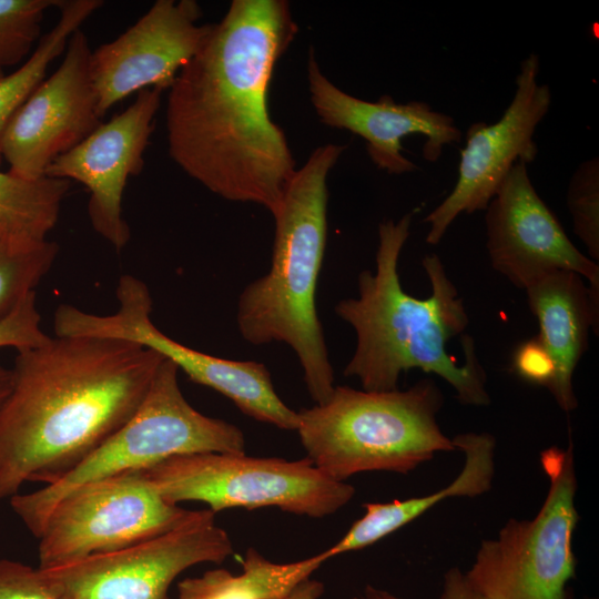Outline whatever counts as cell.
Returning <instances> with one entry per match:
<instances>
[{
    "mask_svg": "<svg viewBox=\"0 0 599 599\" xmlns=\"http://www.w3.org/2000/svg\"><path fill=\"white\" fill-rule=\"evenodd\" d=\"M297 32L284 0H234L169 88V154L192 179L232 202L274 214L295 160L271 118L274 67Z\"/></svg>",
    "mask_w": 599,
    "mask_h": 599,
    "instance_id": "1",
    "label": "cell"
},
{
    "mask_svg": "<svg viewBox=\"0 0 599 599\" xmlns=\"http://www.w3.org/2000/svg\"><path fill=\"white\" fill-rule=\"evenodd\" d=\"M163 359L131 341L89 336L18 351L0 404V501L75 468L135 413Z\"/></svg>",
    "mask_w": 599,
    "mask_h": 599,
    "instance_id": "2",
    "label": "cell"
},
{
    "mask_svg": "<svg viewBox=\"0 0 599 599\" xmlns=\"http://www.w3.org/2000/svg\"><path fill=\"white\" fill-rule=\"evenodd\" d=\"M413 213L378 226L374 272L358 275V295L339 301L335 313L356 333V347L343 374L373 392L398 388L399 376L418 368L445 379L464 405L487 406V376L475 353L474 339L463 336L465 362L460 366L446 345L461 335L469 318L458 291L436 254L422 265L430 282L427 298H417L402 287L400 252L409 236Z\"/></svg>",
    "mask_w": 599,
    "mask_h": 599,
    "instance_id": "3",
    "label": "cell"
},
{
    "mask_svg": "<svg viewBox=\"0 0 599 599\" xmlns=\"http://www.w3.org/2000/svg\"><path fill=\"white\" fill-rule=\"evenodd\" d=\"M346 145L316 148L288 180L273 215L271 267L237 301V328L248 344L288 345L315 404L332 395L334 370L316 307L327 240V176Z\"/></svg>",
    "mask_w": 599,
    "mask_h": 599,
    "instance_id": "4",
    "label": "cell"
},
{
    "mask_svg": "<svg viewBox=\"0 0 599 599\" xmlns=\"http://www.w3.org/2000/svg\"><path fill=\"white\" fill-rule=\"evenodd\" d=\"M443 404L428 378L406 390L335 386L325 403L297 412L296 432L307 458L334 480L365 471L408 474L437 453L457 450L437 422Z\"/></svg>",
    "mask_w": 599,
    "mask_h": 599,
    "instance_id": "5",
    "label": "cell"
},
{
    "mask_svg": "<svg viewBox=\"0 0 599 599\" xmlns=\"http://www.w3.org/2000/svg\"><path fill=\"white\" fill-rule=\"evenodd\" d=\"M177 374V366L164 358L139 408L114 434L59 481L10 498L34 537L58 500L81 485L144 470L179 455L245 453L243 432L196 410L182 394Z\"/></svg>",
    "mask_w": 599,
    "mask_h": 599,
    "instance_id": "6",
    "label": "cell"
},
{
    "mask_svg": "<svg viewBox=\"0 0 599 599\" xmlns=\"http://www.w3.org/2000/svg\"><path fill=\"white\" fill-rule=\"evenodd\" d=\"M546 498L532 519H509L480 542L465 575L487 599H571L576 576L572 535L579 521L573 445L540 453Z\"/></svg>",
    "mask_w": 599,
    "mask_h": 599,
    "instance_id": "7",
    "label": "cell"
},
{
    "mask_svg": "<svg viewBox=\"0 0 599 599\" xmlns=\"http://www.w3.org/2000/svg\"><path fill=\"white\" fill-rule=\"evenodd\" d=\"M141 471L166 501H202L213 512L277 507L322 518L338 511L355 495L352 485L332 479L307 457L287 460L245 453H196L167 458Z\"/></svg>",
    "mask_w": 599,
    "mask_h": 599,
    "instance_id": "8",
    "label": "cell"
},
{
    "mask_svg": "<svg viewBox=\"0 0 599 599\" xmlns=\"http://www.w3.org/2000/svg\"><path fill=\"white\" fill-rule=\"evenodd\" d=\"M210 511L166 501L141 470L93 480L69 491L49 512L37 537L38 568L123 549L194 522Z\"/></svg>",
    "mask_w": 599,
    "mask_h": 599,
    "instance_id": "9",
    "label": "cell"
},
{
    "mask_svg": "<svg viewBox=\"0 0 599 599\" xmlns=\"http://www.w3.org/2000/svg\"><path fill=\"white\" fill-rule=\"evenodd\" d=\"M116 300L118 308L109 315L79 311L72 319L73 332L80 336L131 341L155 351L194 383L231 399L243 414L281 429L296 432L298 414L277 395L263 363L212 356L169 337L151 321L149 288L132 275H123L119 280Z\"/></svg>",
    "mask_w": 599,
    "mask_h": 599,
    "instance_id": "10",
    "label": "cell"
},
{
    "mask_svg": "<svg viewBox=\"0 0 599 599\" xmlns=\"http://www.w3.org/2000/svg\"><path fill=\"white\" fill-rule=\"evenodd\" d=\"M233 555L212 510L203 518L140 544L40 569L57 599H173L169 588L186 569Z\"/></svg>",
    "mask_w": 599,
    "mask_h": 599,
    "instance_id": "11",
    "label": "cell"
},
{
    "mask_svg": "<svg viewBox=\"0 0 599 599\" xmlns=\"http://www.w3.org/2000/svg\"><path fill=\"white\" fill-rule=\"evenodd\" d=\"M539 58L531 53L520 63L516 90L501 118L494 124L476 122L466 132L458 179L449 195L424 222L426 242L437 245L461 213L486 210L512 166L532 162L538 153L534 135L548 113L551 92L538 83Z\"/></svg>",
    "mask_w": 599,
    "mask_h": 599,
    "instance_id": "12",
    "label": "cell"
},
{
    "mask_svg": "<svg viewBox=\"0 0 599 599\" xmlns=\"http://www.w3.org/2000/svg\"><path fill=\"white\" fill-rule=\"evenodd\" d=\"M91 52L85 33L74 31L59 68L11 118L1 140L9 172L28 180L43 177L57 158L102 123L90 75Z\"/></svg>",
    "mask_w": 599,
    "mask_h": 599,
    "instance_id": "13",
    "label": "cell"
},
{
    "mask_svg": "<svg viewBox=\"0 0 599 599\" xmlns=\"http://www.w3.org/2000/svg\"><path fill=\"white\" fill-rule=\"evenodd\" d=\"M201 17L194 0H158L116 39L92 50L99 115L135 92L169 89L210 32L211 24H197Z\"/></svg>",
    "mask_w": 599,
    "mask_h": 599,
    "instance_id": "14",
    "label": "cell"
},
{
    "mask_svg": "<svg viewBox=\"0 0 599 599\" xmlns=\"http://www.w3.org/2000/svg\"><path fill=\"white\" fill-rule=\"evenodd\" d=\"M491 266L526 290L541 277L570 271L599 294V265L582 254L534 187L527 164L518 161L486 207Z\"/></svg>",
    "mask_w": 599,
    "mask_h": 599,
    "instance_id": "15",
    "label": "cell"
},
{
    "mask_svg": "<svg viewBox=\"0 0 599 599\" xmlns=\"http://www.w3.org/2000/svg\"><path fill=\"white\" fill-rule=\"evenodd\" d=\"M163 90L138 93L123 112L102 122L90 135L57 158L44 176L77 181L90 193L88 214L93 230L116 252L130 241L131 232L122 214L128 179L138 175L153 131Z\"/></svg>",
    "mask_w": 599,
    "mask_h": 599,
    "instance_id": "16",
    "label": "cell"
},
{
    "mask_svg": "<svg viewBox=\"0 0 599 599\" xmlns=\"http://www.w3.org/2000/svg\"><path fill=\"white\" fill-rule=\"evenodd\" d=\"M307 80L311 101L321 121L362 136L372 161L389 174L417 170L415 163L402 154V139L409 134L425 138L423 155L429 162L439 159L445 145L461 141L454 119L433 110L426 102L397 103L389 95L369 102L342 91L324 75L312 49Z\"/></svg>",
    "mask_w": 599,
    "mask_h": 599,
    "instance_id": "17",
    "label": "cell"
},
{
    "mask_svg": "<svg viewBox=\"0 0 599 599\" xmlns=\"http://www.w3.org/2000/svg\"><path fill=\"white\" fill-rule=\"evenodd\" d=\"M583 280L575 272L558 271L525 290L539 324L538 338L555 363L549 392L567 413L578 406L572 375L588 348L589 331L598 334L599 295L591 293Z\"/></svg>",
    "mask_w": 599,
    "mask_h": 599,
    "instance_id": "18",
    "label": "cell"
},
{
    "mask_svg": "<svg viewBox=\"0 0 599 599\" xmlns=\"http://www.w3.org/2000/svg\"><path fill=\"white\" fill-rule=\"evenodd\" d=\"M451 441L465 455V465L454 481L424 497L364 504L365 514L334 546L325 549L329 559L377 542L446 498H474L487 493L495 475V437L470 432L456 435Z\"/></svg>",
    "mask_w": 599,
    "mask_h": 599,
    "instance_id": "19",
    "label": "cell"
},
{
    "mask_svg": "<svg viewBox=\"0 0 599 599\" xmlns=\"http://www.w3.org/2000/svg\"><path fill=\"white\" fill-rule=\"evenodd\" d=\"M328 559L324 550L300 561L276 564L250 548L241 575L214 568L185 578L177 583L176 599H285Z\"/></svg>",
    "mask_w": 599,
    "mask_h": 599,
    "instance_id": "20",
    "label": "cell"
},
{
    "mask_svg": "<svg viewBox=\"0 0 599 599\" xmlns=\"http://www.w3.org/2000/svg\"><path fill=\"white\" fill-rule=\"evenodd\" d=\"M102 6L101 0H60V16L54 27L17 70L0 77V163L1 140L11 118L44 80L50 63L65 51L73 32Z\"/></svg>",
    "mask_w": 599,
    "mask_h": 599,
    "instance_id": "21",
    "label": "cell"
},
{
    "mask_svg": "<svg viewBox=\"0 0 599 599\" xmlns=\"http://www.w3.org/2000/svg\"><path fill=\"white\" fill-rule=\"evenodd\" d=\"M70 182L43 176L28 180L0 171V227L37 240L55 226Z\"/></svg>",
    "mask_w": 599,
    "mask_h": 599,
    "instance_id": "22",
    "label": "cell"
},
{
    "mask_svg": "<svg viewBox=\"0 0 599 599\" xmlns=\"http://www.w3.org/2000/svg\"><path fill=\"white\" fill-rule=\"evenodd\" d=\"M58 251L55 242L13 234L0 227V321L34 292Z\"/></svg>",
    "mask_w": 599,
    "mask_h": 599,
    "instance_id": "23",
    "label": "cell"
},
{
    "mask_svg": "<svg viewBox=\"0 0 599 599\" xmlns=\"http://www.w3.org/2000/svg\"><path fill=\"white\" fill-rule=\"evenodd\" d=\"M60 0H0V70L19 64L40 37L44 12Z\"/></svg>",
    "mask_w": 599,
    "mask_h": 599,
    "instance_id": "24",
    "label": "cell"
},
{
    "mask_svg": "<svg viewBox=\"0 0 599 599\" xmlns=\"http://www.w3.org/2000/svg\"><path fill=\"white\" fill-rule=\"evenodd\" d=\"M567 206L573 232L586 245L590 258L599 261V159L578 165L567 189Z\"/></svg>",
    "mask_w": 599,
    "mask_h": 599,
    "instance_id": "25",
    "label": "cell"
},
{
    "mask_svg": "<svg viewBox=\"0 0 599 599\" xmlns=\"http://www.w3.org/2000/svg\"><path fill=\"white\" fill-rule=\"evenodd\" d=\"M41 316L35 306V292L0 321V348L14 347L17 351L44 344L51 336L40 326Z\"/></svg>",
    "mask_w": 599,
    "mask_h": 599,
    "instance_id": "26",
    "label": "cell"
},
{
    "mask_svg": "<svg viewBox=\"0 0 599 599\" xmlns=\"http://www.w3.org/2000/svg\"><path fill=\"white\" fill-rule=\"evenodd\" d=\"M0 599H57L40 569L0 559Z\"/></svg>",
    "mask_w": 599,
    "mask_h": 599,
    "instance_id": "27",
    "label": "cell"
},
{
    "mask_svg": "<svg viewBox=\"0 0 599 599\" xmlns=\"http://www.w3.org/2000/svg\"><path fill=\"white\" fill-rule=\"evenodd\" d=\"M514 373L525 382L551 388L555 379V363L538 336L521 342L514 351Z\"/></svg>",
    "mask_w": 599,
    "mask_h": 599,
    "instance_id": "28",
    "label": "cell"
},
{
    "mask_svg": "<svg viewBox=\"0 0 599 599\" xmlns=\"http://www.w3.org/2000/svg\"><path fill=\"white\" fill-rule=\"evenodd\" d=\"M439 599H487L468 581L465 571L458 567L449 568L443 578Z\"/></svg>",
    "mask_w": 599,
    "mask_h": 599,
    "instance_id": "29",
    "label": "cell"
},
{
    "mask_svg": "<svg viewBox=\"0 0 599 599\" xmlns=\"http://www.w3.org/2000/svg\"><path fill=\"white\" fill-rule=\"evenodd\" d=\"M324 592V585L314 579L300 582L285 599H318Z\"/></svg>",
    "mask_w": 599,
    "mask_h": 599,
    "instance_id": "30",
    "label": "cell"
},
{
    "mask_svg": "<svg viewBox=\"0 0 599 599\" xmlns=\"http://www.w3.org/2000/svg\"><path fill=\"white\" fill-rule=\"evenodd\" d=\"M353 599H403L392 592L384 589L376 588L374 586H366L363 591L356 595Z\"/></svg>",
    "mask_w": 599,
    "mask_h": 599,
    "instance_id": "31",
    "label": "cell"
},
{
    "mask_svg": "<svg viewBox=\"0 0 599 599\" xmlns=\"http://www.w3.org/2000/svg\"><path fill=\"white\" fill-rule=\"evenodd\" d=\"M12 385V370L0 366V404L7 397Z\"/></svg>",
    "mask_w": 599,
    "mask_h": 599,
    "instance_id": "32",
    "label": "cell"
},
{
    "mask_svg": "<svg viewBox=\"0 0 599 599\" xmlns=\"http://www.w3.org/2000/svg\"><path fill=\"white\" fill-rule=\"evenodd\" d=\"M2 75H3V70H0V77H2Z\"/></svg>",
    "mask_w": 599,
    "mask_h": 599,
    "instance_id": "33",
    "label": "cell"
}]
</instances>
